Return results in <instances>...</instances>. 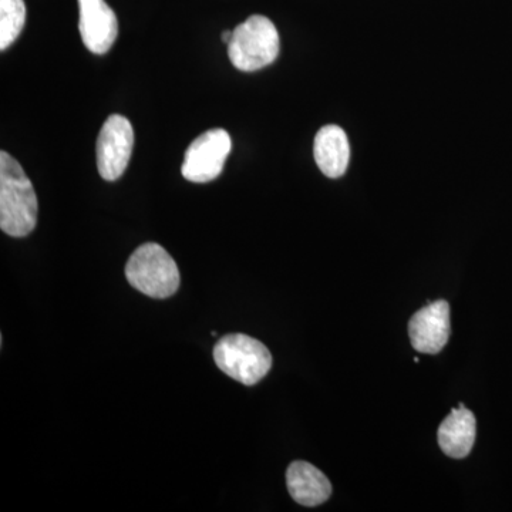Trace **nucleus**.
I'll use <instances>...</instances> for the list:
<instances>
[{"label": "nucleus", "instance_id": "nucleus-1", "mask_svg": "<svg viewBox=\"0 0 512 512\" xmlns=\"http://www.w3.org/2000/svg\"><path fill=\"white\" fill-rule=\"evenodd\" d=\"M37 197L32 181L6 151L0 153V228L10 237H28L36 228Z\"/></svg>", "mask_w": 512, "mask_h": 512}, {"label": "nucleus", "instance_id": "nucleus-2", "mask_svg": "<svg viewBox=\"0 0 512 512\" xmlns=\"http://www.w3.org/2000/svg\"><path fill=\"white\" fill-rule=\"evenodd\" d=\"M126 278L138 292L154 299L170 298L180 288V271L173 256L156 242H147L131 254Z\"/></svg>", "mask_w": 512, "mask_h": 512}, {"label": "nucleus", "instance_id": "nucleus-3", "mask_svg": "<svg viewBox=\"0 0 512 512\" xmlns=\"http://www.w3.org/2000/svg\"><path fill=\"white\" fill-rule=\"evenodd\" d=\"M281 50V39L272 20L262 15L249 16L232 30L228 56L241 72H256L275 62Z\"/></svg>", "mask_w": 512, "mask_h": 512}, {"label": "nucleus", "instance_id": "nucleus-4", "mask_svg": "<svg viewBox=\"0 0 512 512\" xmlns=\"http://www.w3.org/2000/svg\"><path fill=\"white\" fill-rule=\"evenodd\" d=\"M214 360L225 375L245 386L261 382L272 367V355L264 343L242 333L218 340Z\"/></svg>", "mask_w": 512, "mask_h": 512}, {"label": "nucleus", "instance_id": "nucleus-5", "mask_svg": "<svg viewBox=\"0 0 512 512\" xmlns=\"http://www.w3.org/2000/svg\"><path fill=\"white\" fill-rule=\"evenodd\" d=\"M232 140L224 128L205 131L185 151L181 173L185 180L205 184L220 177L225 160L231 153Z\"/></svg>", "mask_w": 512, "mask_h": 512}, {"label": "nucleus", "instance_id": "nucleus-6", "mask_svg": "<svg viewBox=\"0 0 512 512\" xmlns=\"http://www.w3.org/2000/svg\"><path fill=\"white\" fill-rule=\"evenodd\" d=\"M134 130L130 121L120 114H113L101 127L97 138V168L106 181L119 180L133 154Z\"/></svg>", "mask_w": 512, "mask_h": 512}, {"label": "nucleus", "instance_id": "nucleus-7", "mask_svg": "<svg viewBox=\"0 0 512 512\" xmlns=\"http://www.w3.org/2000/svg\"><path fill=\"white\" fill-rule=\"evenodd\" d=\"M79 3V30L84 46L94 55H104L119 36L116 13L106 0H77Z\"/></svg>", "mask_w": 512, "mask_h": 512}, {"label": "nucleus", "instance_id": "nucleus-8", "mask_svg": "<svg viewBox=\"0 0 512 512\" xmlns=\"http://www.w3.org/2000/svg\"><path fill=\"white\" fill-rule=\"evenodd\" d=\"M450 333V305L446 301L430 303L410 319V340L417 352L436 355L447 345Z\"/></svg>", "mask_w": 512, "mask_h": 512}, {"label": "nucleus", "instance_id": "nucleus-9", "mask_svg": "<svg viewBox=\"0 0 512 512\" xmlns=\"http://www.w3.org/2000/svg\"><path fill=\"white\" fill-rule=\"evenodd\" d=\"M476 434V416L460 404L458 409L451 410L446 420L440 424L437 440L444 454L460 460L473 450Z\"/></svg>", "mask_w": 512, "mask_h": 512}, {"label": "nucleus", "instance_id": "nucleus-10", "mask_svg": "<svg viewBox=\"0 0 512 512\" xmlns=\"http://www.w3.org/2000/svg\"><path fill=\"white\" fill-rule=\"evenodd\" d=\"M313 156L326 177H342L350 161L349 138L343 128L332 124L320 128L313 144Z\"/></svg>", "mask_w": 512, "mask_h": 512}, {"label": "nucleus", "instance_id": "nucleus-11", "mask_svg": "<svg viewBox=\"0 0 512 512\" xmlns=\"http://www.w3.org/2000/svg\"><path fill=\"white\" fill-rule=\"evenodd\" d=\"M286 484L293 500L305 507L323 504L332 494L328 477L306 461H295L289 466Z\"/></svg>", "mask_w": 512, "mask_h": 512}, {"label": "nucleus", "instance_id": "nucleus-12", "mask_svg": "<svg viewBox=\"0 0 512 512\" xmlns=\"http://www.w3.org/2000/svg\"><path fill=\"white\" fill-rule=\"evenodd\" d=\"M26 6L23 0H0V50L5 52L18 40L25 28Z\"/></svg>", "mask_w": 512, "mask_h": 512}, {"label": "nucleus", "instance_id": "nucleus-13", "mask_svg": "<svg viewBox=\"0 0 512 512\" xmlns=\"http://www.w3.org/2000/svg\"><path fill=\"white\" fill-rule=\"evenodd\" d=\"M231 39L232 32H229V30H227V32L222 33V42H225L228 45V43L231 42Z\"/></svg>", "mask_w": 512, "mask_h": 512}]
</instances>
